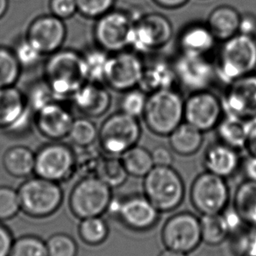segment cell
<instances>
[{
  "label": "cell",
  "mask_w": 256,
  "mask_h": 256,
  "mask_svg": "<svg viewBox=\"0 0 256 256\" xmlns=\"http://www.w3.org/2000/svg\"><path fill=\"white\" fill-rule=\"evenodd\" d=\"M216 78L229 86L256 70V37L237 34L224 40L218 56Z\"/></svg>",
  "instance_id": "1"
},
{
  "label": "cell",
  "mask_w": 256,
  "mask_h": 256,
  "mask_svg": "<svg viewBox=\"0 0 256 256\" xmlns=\"http://www.w3.org/2000/svg\"><path fill=\"white\" fill-rule=\"evenodd\" d=\"M142 117L150 132L168 136L184 120V100L173 88L150 93Z\"/></svg>",
  "instance_id": "2"
},
{
  "label": "cell",
  "mask_w": 256,
  "mask_h": 256,
  "mask_svg": "<svg viewBox=\"0 0 256 256\" xmlns=\"http://www.w3.org/2000/svg\"><path fill=\"white\" fill-rule=\"evenodd\" d=\"M143 178L144 196L160 212L181 206L185 196L184 182L172 166H154Z\"/></svg>",
  "instance_id": "3"
},
{
  "label": "cell",
  "mask_w": 256,
  "mask_h": 256,
  "mask_svg": "<svg viewBox=\"0 0 256 256\" xmlns=\"http://www.w3.org/2000/svg\"><path fill=\"white\" fill-rule=\"evenodd\" d=\"M46 84L56 98L72 96L87 79L84 57L72 51H59L46 62Z\"/></svg>",
  "instance_id": "4"
},
{
  "label": "cell",
  "mask_w": 256,
  "mask_h": 256,
  "mask_svg": "<svg viewBox=\"0 0 256 256\" xmlns=\"http://www.w3.org/2000/svg\"><path fill=\"white\" fill-rule=\"evenodd\" d=\"M17 190L22 212L34 218L50 217L64 202L60 184L36 176L26 180Z\"/></svg>",
  "instance_id": "5"
},
{
  "label": "cell",
  "mask_w": 256,
  "mask_h": 256,
  "mask_svg": "<svg viewBox=\"0 0 256 256\" xmlns=\"http://www.w3.org/2000/svg\"><path fill=\"white\" fill-rule=\"evenodd\" d=\"M112 198V188L109 185L96 176H88L72 188L68 206L79 220L100 217L108 210Z\"/></svg>",
  "instance_id": "6"
},
{
  "label": "cell",
  "mask_w": 256,
  "mask_h": 256,
  "mask_svg": "<svg viewBox=\"0 0 256 256\" xmlns=\"http://www.w3.org/2000/svg\"><path fill=\"white\" fill-rule=\"evenodd\" d=\"M140 136L138 118L122 112L108 118L98 132L100 146L104 153L112 156H120L137 145Z\"/></svg>",
  "instance_id": "7"
},
{
  "label": "cell",
  "mask_w": 256,
  "mask_h": 256,
  "mask_svg": "<svg viewBox=\"0 0 256 256\" xmlns=\"http://www.w3.org/2000/svg\"><path fill=\"white\" fill-rule=\"evenodd\" d=\"M190 200L202 215L222 214L228 208L230 190L224 178L204 171L192 182Z\"/></svg>",
  "instance_id": "8"
},
{
  "label": "cell",
  "mask_w": 256,
  "mask_h": 256,
  "mask_svg": "<svg viewBox=\"0 0 256 256\" xmlns=\"http://www.w3.org/2000/svg\"><path fill=\"white\" fill-rule=\"evenodd\" d=\"M160 238L165 248L188 254L202 242L200 218L188 212L174 214L164 223Z\"/></svg>",
  "instance_id": "9"
},
{
  "label": "cell",
  "mask_w": 256,
  "mask_h": 256,
  "mask_svg": "<svg viewBox=\"0 0 256 256\" xmlns=\"http://www.w3.org/2000/svg\"><path fill=\"white\" fill-rule=\"evenodd\" d=\"M172 36L170 22L164 15L150 14L132 23L128 46L138 53H148L165 46Z\"/></svg>",
  "instance_id": "10"
},
{
  "label": "cell",
  "mask_w": 256,
  "mask_h": 256,
  "mask_svg": "<svg viewBox=\"0 0 256 256\" xmlns=\"http://www.w3.org/2000/svg\"><path fill=\"white\" fill-rule=\"evenodd\" d=\"M126 228L136 232L153 228L160 218V212L144 195H132L122 200L112 198L109 209Z\"/></svg>",
  "instance_id": "11"
},
{
  "label": "cell",
  "mask_w": 256,
  "mask_h": 256,
  "mask_svg": "<svg viewBox=\"0 0 256 256\" xmlns=\"http://www.w3.org/2000/svg\"><path fill=\"white\" fill-rule=\"evenodd\" d=\"M75 170V154L64 144H48L36 154V176L60 184L68 180Z\"/></svg>",
  "instance_id": "12"
},
{
  "label": "cell",
  "mask_w": 256,
  "mask_h": 256,
  "mask_svg": "<svg viewBox=\"0 0 256 256\" xmlns=\"http://www.w3.org/2000/svg\"><path fill=\"white\" fill-rule=\"evenodd\" d=\"M173 67L178 84L190 92L208 90L216 78L215 65L206 56L181 53Z\"/></svg>",
  "instance_id": "13"
},
{
  "label": "cell",
  "mask_w": 256,
  "mask_h": 256,
  "mask_svg": "<svg viewBox=\"0 0 256 256\" xmlns=\"http://www.w3.org/2000/svg\"><path fill=\"white\" fill-rule=\"evenodd\" d=\"M223 115L221 100L208 90L192 92L184 101L185 122L201 132L216 128Z\"/></svg>",
  "instance_id": "14"
},
{
  "label": "cell",
  "mask_w": 256,
  "mask_h": 256,
  "mask_svg": "<svg viewBox=\"0 0 256 256\" xmlns=\"http://www.w3.org/2000/svg\"><path fill=\"white\" fill-rule=\"evenodd\" d=\"M221 104L224 116L245 121L256 117V76L250 74L230 84Z\"/></svg>",
  "instance_id": "15"
},
{
  "label": "cell",
  "mask_w": 256,
  "mask_h": 256,
  "mask_svg": "<svg viewBox=\"0 0 256 256\" xmlns=\"http://www.w3.org/2000/svg\"><path fill=\"white\" fill-rule=\"evenodd\" d=\"M144 64L137 54L118 52L109 57L104 81L112 89L128 92L139 86L144 72Z\"/></svg>",
  "instance_id": "16"
},
{
  "label": "cell",
  "mask_w": 256,
  "mask_h": 256,
  "mask_svg": "<svg viewBox=\"0 0 256 256\" xmlns=\"http://www.w3.org/2000/svg\"><path fill=\"white\" fill-rule=\"evenodd\" d=\"M132 23L124 12H108L96 23L95 36L98 42L104 50L120 52L128 46Z\"/></svg>",
  "instance_id": "17"
},
{
  "label": "cell",
  "mask_w": 256,
  "mask_h": 256,
  "mask_svg": "<svg viewBox=\"0 0 256 256\" xmlns=\"http://www.w3.org/2000/svg\"><path fill=\"white\" fill-rule=\"evenodd\" d=\"M66 29L62 18L56 16H43L32 22L26 39L40 53H54L64 43Z\"/></svg>",
  "instance_id": "18"
},
{
  "label": "cell",
  "mask_w": 256,
  "mask_h": 256,
  "mask_svg": "<svg viewBox=\"0 0 256 256\" xmlns=\"http://www.w3.org/2000/svg\"><path fill=\"white\" fill-rule=\"evenodd\" d=\"M73 121L70 112L54 102L38 110L40 132L50 139L59 140L68 136Z\"/></svg>",
  "instance_id": "19"
},
{
  "label": "cell",
  "mask_w": 256,
  "mask_h": 256,
  "mask_svg": "<svg viewBox=\"0 0 256 256\" xmlns=\"http://www.w3.org/2000/svg\"><path fill=\"white\" fill-rule=\"evenodd\" d=\"M240 157L238 150L224 143H215L207 148L204 156L206 171L220 178H230L240 167Z\"/></svg>",
  "instance_id": "20"
},
{
  "label": "cell",
  "mask_w": 256,
  "mask_h": 256,
  "mask_svg": "<svg viewBox=\"0 0 256 256\" xmlns=\"http://www.w3.org/2000/svg\"><path fill=\"white\" fill-rule=\"evenodd\" d=\"M72 96L76 106L90 116H100L110 106V94L98 82H86Z\"/></svg>",
  "instance_id": "21"
},
{
  "label": "cell",
  "mask_w": 256,
  "mask_h": 256,
  "mask_svg": "<svg viewBox=\"0 0 256 256\" xmlns=\"http://www.w3.org/2000/svg\"><path fill=\"white\" fill-rule=\"evenodd\" d=\"M176 82L173 64L159 59L144 66L139 86L144 92L150 94L160 90L171 89Z\"/></svg>",
  "instance_id": "22"
},
{
  "label": "cell",
  "mask_w": 256,
  "mask_h": 256,
  "mask_svg": "<svg viewBox=\"0 0 256 256\" xmlns=\"http://www.w3.org/2000/svg\"><path fill=\"white\" fill-rule=\"evenodd\" d=\"M216 40L206 25L193 24L182 32L178 44L181 53L207 56L214 50Z\"/></svg>",
  "instance_id": "23"
},
{
  "label": "cell",
  "mask_w": 256,
  "mask_h": 256,
  "mask_svg": "<svg viewBox=\"0 0 256 256\" xmlns=\"http://www.w3.org/2000/svg\"><path fill=\"white\" fill-rule=\"evenodd\" d=\"M240 15L229 6H220L210 12L206 26L217 40L224 42L238 32Z\"/></svg>",
  "instance_id": "24"
},
{
  "label": "cell",
  "mask_w": 256,
  "mask_h": 256,
  "mask_svg": "<svg viewBox=\"0 0 256 256\" xmlns=\"http://www.w3.org/2000/svg\"><path fill=\"white\" fill-rule=\"evenodd\" d=\"M25 112L24 98L18 90L12 86L0 89V128H18Z\"/></svg>",
  "instance_id": "25"
},
{
  "label": "cell",
  "mask_w": 256,
  "mask_h": 256,
  "mask_svg": "<svg viewBox=\"0 0 256 256\" xmlns=\"http://www.w3.org/2000/svg\"><path fill=\"white\" fill-rule=\"evenodd\" d=\"M170 146L174 153L190 156L201 148L204 132L187 122L182 123L168 136Z\"/></svg>",
  "instance_id": "26"
},
{
  "label": "cell",
  "mask_w": 256,
  "mask_h": 256,
  "mask_svg": "<svg viewBox=\"0 0 256 256\" xmlns=\"http://www.w3.org/2000/svg\"><path fill=\"white\" fill-rule=\"evenodd\" d=\"M4 170L15 178H29L34 174L36 154L24 146H12L3 156Z\"/></svg>",
  "instance_id": "27"
},
{
  "label": "cell",
  "mask_w": 256,
  "mask_h": 256,
  "mask_svg": "<svg viewBox=\"0 0 256 256\" xmlns=\"http://www.w3.org/2000/svg\"><path fill=\"white\" fill-rule=\"evenodd\" d=\"M234 210L243 223L256 226V182L246 180L238 185L234 196Z\"/></svg>",
  "instance_id": "28"
},
{
  "label": "cell",
  "mask_w": 256,
  "mask_h": 256,
  "mask_svg": "<svg viewBox=\"0 0 256 256\" xmlns=\"http://www.w3.org/2000/svg\"><path fill=\"white\" fill-rule=\"evenodd\" d=\"M216 128L220 142L236 150L245 148L248 138V121L224 116Z\"/></svg>",
  "instance_id": "29"
},
{
  "label": "cell",
  "mask_w": 256,
  "mask_h": 256,
  "mask_svg": "<svg viewBox=\"0 0 256 256\" xmlns=\"http://www.w3.org/2000/svg\"><path fill=\"white\" fill-rule=\"evenodd\" d=\"M200 224L202 242L207 245H220L231 234L223 212L202 215Z\"/></svg>",
  "instance_id": "30"
},
{
  "label": "cell",
  "mask_w": 256,
  "mask_h": 256,
  "mask_svg": "<svg viewBox=\"0 0 256 256\" xmlns=\"http://www.w3.org/2000/svg\"><path fill=\"white\" fill-rule=\"evenodd\" d=\"M120 158L128 176L134 178H144L154 167L151 152L143 146L136 145Z\"/></svg>",
  "instance_id": "31"
},
{
  "label": "cell",
  "mask_w": 256,
  "mask_h": 256,
  "mask_svg": "<svg viewBox=\"0 0 256 256\" xmlns=\"http://www.w3.org/2000/svg\"><path fill=\"white\" fill-rule=\"evenodd\" d=\"M95 176L110 188H118L126 182L128 174L124 168L120 158L112 156L100 158Z\"/></svg>",
  "instance_id": "32"
},
{
  "label": "cell",
  "mask_w": 256,
  "mask_h": 256,
  "mask_svg": "<svg viewBox=\"0 0 256 256\" xmlns=\"http://www.w3.org/2000/svg\"><path fill=\"white\" fill-rule=\"evenodd\" d=\"M109 226L102 216L81 220L78 226L79 238L84 244L92 246H100L109 236Z\"/></svg>",
  "instance_id": "33"
},
{
  "label": "cell",
  "mask_w": 256,
  "mask_h": 256,
  "mask_svg": "<svg viewBox=\"0 0 256 256\" xmlns=\"http://www.w3.org/2000/svg\"><path fill=\"white\" fill-rule=\"evenodd\" d=\"M68 136L76 146L88 148L98 137V132L92 121L87 118H78L73 121Z\"/></svg>",
  "instance_id": "34"
},
{
  "label": "cell",
  "mask_w": 256,
  "mask_h": 256,
  "mask_svg": "<svg viewBox=\"0 0 256 256\" xmlns=\"http://www.w3.org/2000/svg\"><path fill=\"white\" fill-rule=\"evenodd\" d=\"M9 256H48L46 242L34 235H24L14 242Z\"/></svg>",
  "instance_id": "35"
},
{
  "label": "cell",
  "mask_w": 256,
  "mask_h": 256,
  "mask_svg": "<svg viewBox=\"0 0 256 256\" xmlns=\"http://www.w3.org/2000/svg\"><path fill=\"white\" fill-rule=\"evenodd\" d=\"M20 64L14 54L0 48V89L11 87L20 76Z\"/></svg>",
  "instance_id": "36"
},
{
  "label": "cell",
  "mask_w": 256,
  "mask_h": 256,
  "mask_svg": "<svg viewBox=\"0 0 256 256\" xmlns=\"http://www.w3.org/2000/svg\"><path fill=\"white\" fill-rule=\"evenodd\" d=\"M48 256H78V246L66 234H54L46 242Z\"/></svg>",
  "instance_id": "37"
},
{
  "label": "cell",
  "mask_w": 256,
  "mask_h": 256,
  "mask_svg": "<svg viewBox=\"0 0 256 256\" xmlns=\"http://www.w3.org/2000/svg\"><path fill=\"white\" fill-rule=\"evenodd\" d=\"M84 57L87 79L90 82H100L104 80V74L109 56L100 50H93Z\"/></svg>",
  "instance_id": "38"
},
{
  "label": "cell",
  "mask_w": 256,
  "mask_h": 256,
  "mask_svg": "<svg viewBox=\"0 0 256 256\" xmlns=\"http://www.w3.org/2000/svg\"><path fill=\"white\" fill-rule=\"evenodd\" d=\"M22 212L18 190L9 186H0V222L10 220Z\"/></svg>",
  "instance_id": "39"
},
{
  "label": "cell",
  "mask_w": 256,
  "mask_h": 256,
  "mask_svg": "<svg viewBox=\"0 0 256 256\" xmlns=\"http://www.w3.org/2000/svg\"><path fill=\"white\" fill-rule=\"evenodd\" d=\"M146 100L148 96L142 90L136 88L129 90L126 92L121 100L122 112L137 118L142 117L146 107Z\"/></svg>",
  "instance_id": "40"
},
{
  "label": "cell",
  "mask_w": 256,
  "mask_h": 256,
  "mask_svg": "<svg viewBox=\"0 0 256 256\" xmlns=\"http://www.w3.org/2000/svg\"><path fill=\"white\" fill-rule=\"evenodd\" d=\"M78 10L88 17H101L110 11L114 0H76Z\"/></svg>",
  "instance_id": "41"
},
{
  "label": "cell",
  "mask_w": 256,
  "mask_h": 256,
  "mask_svg": "<svg viewBox=\"0 0 256 256\" xmlns=\"http://www.w3.org/2000/svg\"><path fill=\"white\" fill-rule=\"evenodd\" d=\"M235 252L237 256H256V226L240 234Z\"/></svg>",
  "instance_id": "42"
},
{
  "label": "cell",
  "mask_w": 256,
  "mask_h": 256,
  "mask_svg": "<svg viewBox=\"0 0 256 256\" xmlns=\"http://www.w3.org/2000/svg\"><path fill=\"white\" fill-rule=\"evenodd\" d=\"M14 54L20 65L32 66L40 60L42 54L28 40L26 39L18 44Z\"/></svg>",
  "instance_id": "43"
},
{
  "label": "cell",
  "mask_w": 256,
  "mask_h": 256,
  "mask_svg": "<svg viewBox=\"0 0 256 256\" xmlns=\"http://www.w3.org/2000/svg\"><path fill=\"white\" fill-rule=\"evenodd\" d=\"M54 98L56 96L46 82V84L36 86L31 92L29 98L32 106L39 110L46 104L53 103Z\"/></svg>",
  "instance_id": "44"
},
{
  "label": "cell",
  "mask_w": 256,
  "mask_h": 256,
  "mask_svg": "<svg viewBox=\"0 0 256 256\" xmlns=\"http://www.w3.org/2000/svg\"><path fill=\"white\" fill-rule=\"evenodd\" d=\"M50 9L54 16L66 18L75 14L78 6L76 0H51Z\"/></svg>",
  "instance_id": "45"
},
{
  "label": "cell",
  "mask_w": 256,
  "mask_h": 256,
  "mask_svg": "<svg viewBox=\"0 0 256 256\" xmlns=\"http://www.w3.org/2000/svg\"><path fill=\"white\" fill-rule=\"evenodd\" d=\"M154 166H171L173 164V154L170 150L164 146H156L151 152Z\"/></svg>",
  "instance_id": "46"
},
{
  "label": "cell",
  "mask_w": 256,
  "mask_h": 256,
  "mask_svg": "<svg viewBox=\"0 0 256 256\" xmlns=\"http://www.w3.org/2000/svg\"><path fill=\"white\" fill-rule=\"evenodd\" d=\"M14 242L11 231L0 222V256H9Z\"/></svg>",
  "instance_id": "47"
},
{
  "label": "cell",
  "mask_w": 256,
  "mask_h": 256,
  "mask_svg": "<svg viewBox=\"0 0 256 256\" xmlns=\"http://www.w3.org/2000/svg\"><path fill=\"white\" fill-rule=\"evenodd\" d=\"M238 34H245V36H256V16L252 14L240 16V25H238Z\"/></svg>",
  "instance_id": "48"
},
{
  "label": "cell",
  "mask_w": 256,
  "mask_h": 256,
  "mask_svg": "<svg viewBox=\"0 0 256 256\" xmlns=\"http://www.w3.org/2000/svg\"><path fill=\"white\" fill-rule=\"evenodd\" d=\"M245 148L250 156H256V117L248 121V138Z\"/></svg>",
  "instance_id": "49"
},
{
  "label": "cell",
  "mask_w": 256,
  "mask_h": 256,
  "mask_svg": "<svg viewBox=\"0 0 256 256\" xmlns=\"http://www.w3.org/2000/svg\"><path fill=\"white\" fill-rule=\"evenodd\" d=\"M243 170L246 180L256 182V156H250L244 160Z\"/></svg>",
  "instance_id": "50"
},
{
  "label": "cell",
  "mask_w": 256,
  "mask_h": 256,
  "mask_svg": "<svg viewBox=\"0 0 256 256\" xmlns=\"http://www.w3.org/2000/svg\"><path fill=\"white\" fill-rule=\"evenodd\" d=\"M154 2L164 9H178L187 4L188 0H153Z\"/></svg>",
  "instance_id": "51"
},
{
  "label": "cell",
  "mask_w": 256,
  "mask_h": 256,
  "mask_svg": "<svg viewBox=\"0 0 256 256\" xmlns=\"http://www.w3.org/2000/svg\"><path fill=\"white\" fill-rule=\"evenodd\" d=\"M158 256H188V254H184V252L174 251L172 249L165 248V250L160 252Z\"/></svg>",
  "instance_id": "52"
},
{
  "label": "cell",
  "mask_w": 256,
  "mask_h": 256,
  "mask_svg": "<svg viewBox=\"0 0 256 256\" xmlns=\"http://www.w3.org/2000/svg\"><path fill=\"white\" fill-rule=\"evenodd\" d=\"M8 8V0H0V18L4 16Z\"/></svg>",
  "instance_id": "53"
}]
</instances>
